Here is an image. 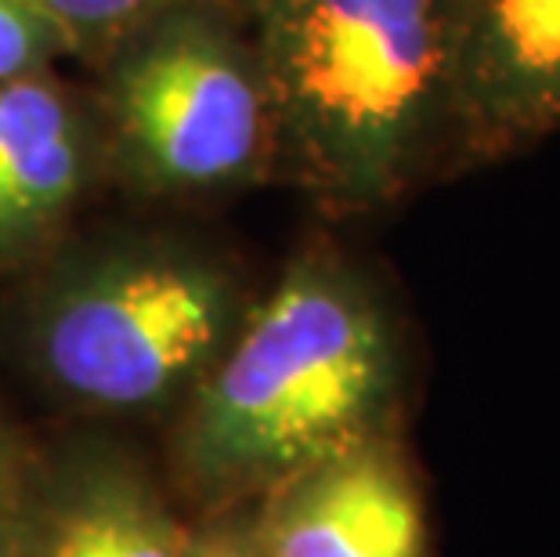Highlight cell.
Listing matches in <instances>:
<instances>
[{"instance_id":"6da1fadb","label":"cell","mask_w":560,"mask_h":557,"mask_svg":"<svg viewBox=\"0 0 560 557\" xmlns=\"http://www.w3.org/2000/svg\"><path fill=\"white\" fill-rule=\"evenodd\" d=\"M405 391L409 340L387 290L318 235L188 391L182 471L207 500L268 496L322 460L398 434Z\"/></svg>"},{"instance_id":"7a4b0ae2","label":"cell","mask_w":560,"mask_h":557,"mask_svg":"<svg viewBox=\"0 0 560 557\" xmlns=\"http://www.w3.org/2000/svg\"><path fill=\"white\" fill-rule=\"evenodd\" d=\"M459 0H268L249 22L276 182L373 218L445 177Z\"/></svg>"},{"instance_id":"3957f363","label":"cell","mask_w":560,"mask_h":557,"mask_svg":"<svg viewBox=\"0 0 560 557\" xmlns=\"http://www.w3.org/2000/svg\"><path fill=\"white\" fill-rule=\"evenodd\" d=\"M249 304L221 257L177 240H124L77 254L33 307V355L80 406L156 409L192 391Z\"/></svg>"},{"instance_id":"277c9868","label":"cell","mask_w":560,"mask_h":557,"mask_svg":"<svg viewBox=\"0 0 560 557\" xmlns=\"http://www.w3.org/2000/svg\"><path fill=\"white\" fill-rule=\"evenodd\" d=\"M105 167L141 193L202 196L276 182V116L249 26L182 0L98 62Z\"/></svg>"},{"instance_id":"5b68a950","label":"cell","mask_w":560,"mask_h":557,"mask_svg":"<svg viewBox=\"0 0 560 557\" xmlns=\"http://www.w3.org/2000/svg\"><path fill=\"white\" fill-rule=\"evenodd\" d=\"M560 138V0H459L445 177Z\"/></svg>"},{"instance_id":"8992f818","label":"cell","mask_w":560,"mask_h":557,"mask_svg":"<svg viewBox=\"0 0 560 557\" xmlns=\"http://www.w3.org/2000/svg\"><path fill=\"white\" fill-rule=\"evenodd\" d=\"M102 171L91 102L51 69L0 80V265L47 251Z\"/></svg>"},{"instance_id":"52a82bcc","label":"cell","mask_w":560,"mask_h":557,"mask_svg":"<svg viewBox=\"0 0 560 557\" xmlns=\"http://www.w3.org/2000/svg\"><path fill=\"white\" fill-rule=\"evenodd\" d=\"M276 557H427V521L398 434L293 474L257 518Z\"/></svg>"},{"instance_id":"ba28073f","label":"cell","mask_w":560,"mask_h":557,"mask_svg":"<svg viewBox=\"0 0 560 557\" xmlns=\"http://www.w3.org/2000/svg\"><path fill=\"white\" fill-rule=\"evenodd\" d=\"M188 536L152 485L113 456L80 460L22 521L19 557H185Z\"/></svg>"},{"instance_id":"9c48e42d","label":"cell","mask_w":560,"mask_h":557,"mask_svg":"<svg viewBox=\"0 0 560 557\" xmlns=\"http://www.w3.org/2000/svg\"><path fill=\"white\" fill-rule=\"evenodd\" d=\"M182 0H30L62 44V55L88 58L98 66L124 37Z\"/></svg>"},{"instance_id":"30bf717a","label":"cell","mask_w":560,"mask_h":557,"mask_svg":"<svg viewBox=\"0 0 560 557\" xmlns=\"http://www.w3.org/2000/svg\"><path fill=\"white\" fill-rule=\"evenodd\" d=\"M62 44L47 22L30 8V0H0V80L51 69Z\"/></svg>"},{"instance_id":"8fae6325","label":"cell","mask_w":560,"mask_h":557,"mask_svg":"<svg viewBox=\"0 0 560 557\" xmlns=\"http://www.w3.org/2000/svg\"><path fill=\"white\" fill-rule=\"evenodd\" d=\"M185 557H276V554L268 550L257 525L221 521V525H210L202 536H188Z\"/></svg>"},{"instance_id":"7c38bea8","label":"cell","mask_w":560,"mask_h":557,"mask_svg":"<svg viewBox=\"0 0 560 557\" xmlns=\"http://www.w3.org/2000/svg\"><path fill=\"white\" fill-rule=\"evenodd\" d=\"M15 481H19V445L8 434L4 423H0V500L15 496Z\"/></svg>"},{"instance_id":"4fadbf2b","label":"cell","mask_w":560,"mask_h":557,"mask_svg":"<svg viewBox=\"0 0 560 557\" xmlns=\"http://www.w3.org/2000/svg\"><path fill=\"white\" fill-rule=\"evenodd\" d=\"M22 518L15 514L11 500H0V557H19Z\"/></svg>"},{"instance_id":"5bb4252c","label":"cell","mask_w":560,"mask_h":557,"mask_svg":"<svg viewBox=\"0 0 560 557\" xmlns=\"http://www.w3.org/2000/svg\"><path fill=\"white\" fill-rule=\"evenodd\" d=\"M218 4H224V8L232 11V15H240L246 26H249V22H254V15L268 4V0H218Z\"/></svg>"}]
</instances>
